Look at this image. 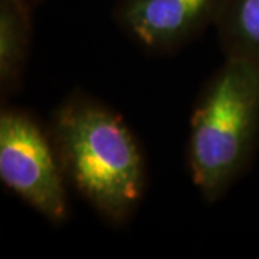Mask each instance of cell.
Wrapping results in <instances>:
<instances>
[{"instance_id":"6da1fadb","label":"cell","mask_w":259,"mask_h":259,"mask_svg":"<svg viewBox=\"0 0 259 259\" xmlns=\"http://www.w3.org/2000/svg\"><path fill=\"white\" fill-rule=\"evenodd\" d=\"M49 137L76 192L107 222H127L144 196L146 161L122 117L85 93H74L55 108Z\"/></svg>"},{"instance_id":"7a4b0ae2","label":"cell","mask_w":259,"mask_h":259,"mask_svg":"<svg viewBox=\"0 0 259 259\" xmlns=\"http://www.w3.org/2000/svg\"><path fill=\"white\" fill-rule=\"evenodd\" d=\"M259 146V68L225 58L194 105L187 166L206 202L229 192L253 160Z\"/></svg>"},{"instance_id":"3957f363","label":"cell","mask_w":259,"mask_h":259,"mask_svg":"<svg viewBox=\"0 0 259 259\" xmlns=\"http://www.w3.org/2000/svg\"><path fill=\"white\" fill-rule=\"evenodd\" d=\"M0 179L49 222L68 219L65 176L49 134L29 112L5 105L0 112Z\"/></svg>"},{"instance_id":"277c9868","label":"cell","mask_w":259,"mask_h":259,"mask_svg":"<svg viewBox=\"0 0 259 259\" xmlns=\"http://www.w3.org/2000/svg\"><path fill=\"white\" fill-rule=\"evenodd\" d=\"M228 0H118L114 18L125 35L153 54L185 47L214 26Z\"/></svg>"},{"instance_id":"5b68a950","label":"cell","mask_w":259,"mask_h":259,"mask_svg":"<svg viewBox=\"0 0 259 259\" xmlns=\"http://www.w3.org/2000/svg\"><path fill=\"white\" fill-rule=\"evenodd\" d=\"M33 29L30 0H0V97L16 94L23 81Z\"/></svg>"},{"instance_id":"8992f818","label":"cell","mask_w":259,"mask_h":259,"mask_svg":"<svg viewBox=\"0 0 259 259\" xmlns=\"http://www.w3.org/2000/svg\"><path fill=\"white\" fill-rule=\"evenodd\" d=\"M214 28L225 58L259 68V0H228Z\"/></svg>"}]
</instances>
